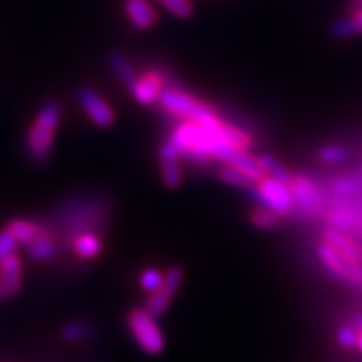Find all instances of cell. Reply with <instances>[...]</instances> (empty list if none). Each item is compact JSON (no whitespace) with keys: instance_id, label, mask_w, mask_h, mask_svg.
<instances>
[{"instance_id":"obj_7","label":"cell","mask_w":362,"mask_h":362,"mask_svg":"<svg viewBox=\"0 0 362 362\" xmlns=\"http://www.w3.org/2000/svg\"><path fill=\"white\" fill-rule=\"evenodd\" d=\"M185 274L180 267H171L168 272L165 274V282H163V287L156 293H151V297L148 298L146 309L149 314L155 317H161L166 310L170 309L171 302L176 296V292L180 291L181 284H183Z\"/></svg>"},{"instance_id":"obj_20","label":"cell","mask_w":362,"mask_h":362,"mask_svg":"<svg viewBox=\"0 0 362 362\" xmlns=\"http://www.w3.org/2000/svg\"><path fill=\"white\" fill-rule=\"evenodd\" d=\"M257 160H259V165H260L262 171L265 173V176H270V178H275V180L282 181V183L291 185L293 176H292L291 171L287 170V166H285L282 161H279L277 158L269 155V153H265V155H260L259 158H257Z\"/></svg>"},{"instance_id":"obj_21","label":"cell","mask_w":362,"mask_h":362,"mask_svg":"<svg viewBox=\"0 0 362 362\" xmlns=\"http://www.w3.org/2000/svg\"><path fill=\"white\" fill-rule=\"evenodd\" d=\"M94 336V327L89 322H83V320H76L62 327L61 337L64 342L69 344H79L88 341Z\"/></svg>"},{"instance_id":"obj_30","label":"cell","mask_w":362,"mask_h":362,"mask_svg":"<svg viewBox=\"0 0 362 362\" xmlns=\"http://www.w3.org/2000/svg\"><path fill=\"white\" fill-rule=\"evenodd\" d=\"M351 19L354 22L357 34H362V6H352Z\"/></svg>"},{"instance_id":"obj_2","label":"cell","mask_w":362,"mask_h":362,"mask_svg":"<svg viewBox=\"0 0 362 362\" xmlns=\"http://www.w3.org/2000/svg\"><path fill=\"white\" fill-rule=\"evenodd\" d=\"M61 117L62 107L57 101H47L40 106L25 138L27 155L30 160L35 163H45L51 158Z\"/></svg>"},{"instance_id":"obj_31","label":"cell","mask_w":362,"mask_h":362,"mask_svg":"<svg viewBox=\"0 0 362 362\" xmlns=\"http://www.w3.org/2000/svg\"><path fill=\"white\" fill-rule=\"evenodd\" d=\"M352 325H354L356 329H362V315L359 314L352 315Z\"/></svg>"},{"instance_id":"obj_1","label":"cell","mask_w":362,"mask_h":362,"mask_svg":"<svg viewBox=\"0 0 362 362\" xmlns=\"http://www.w3.org/2000/svg\"><path fill=\"white\" fill-rule=\"evenodd\" d=\"M107 202L104 198H83L71 200L57 208V214L52 220L44 221L52 232L62 233L64 245H69L72 240L81 233L94 232L101 235L107 226Z\"/></svg>"},{"instance_id":"obj_8","label":"cell","mask_w":362,"mask_h":362,"mask_svg":"<svg viewBox=\"0 0 362 362\" xmlns=\"http://www.w3.org/2000/svg\"><path fill=\"white\" fill-rule=\"evenodd\" d=\"M76 96H78L79 106L99 128H107V126L115 123V111H112L110 104L104 101L98 90H94L93 88H79Z\"/></svg>"},{"instance_id":"obj_11","label":"cell","mask_w":362,"mask_h":362,"mask_svg":"<svg viewBox=\"0 0 362 362\" xmlns=\"http://www.w3.org/2000/svg\"><path fill=\"white\" fill-rule=\"evenodd\" d=\"M180 160L181 158L176 153L173 144L168 139L161 144L160 148V171H161V180L165 183L166 188L176 189L183 183V173L180 168Z\"/></svg>"},{"instance_id":"obj_19","label":"cell","mask_w":362,"mask_h":362,"mask_svg":"<svg viewBox=\"0 0 362 362\" xmlns=\"http://www.w3.org/2000/svg\"><path fill=\"white\" fill-rule=\"evenodd\" d=\"M327 188L337 197H356L362 192L359 176H334L327 180Z\"/></svg>"},{"instance_id":"obj_4","label":"cell","mask_w":362,"mask_h":362,"mask_svg":"<svg viewBox=\"0 0 362 362\" xmlns=\"http://www.w3.org/2000/svg\"><path fill=\"white\" fill-rule=\"evenodd\" d=\"M252 200L259 206L269 208V210L277 214L279 216L291 215L296 210L293 205V197L291 185L282 183V181L264 176V178L257 181L253 187L248 189Z\"/></svg>"},{"instance_id":"obj_25","label":"cell","mask_w":362,"mask_h":362,"mask_svg":"<svg viewBox=\"0 0 362 362\" xmlns=\"http://www.w3.org/2000/svg\"><path fill=\"white\" fill-rule=\"evenodd\" d=\"M279 220H280V216L277 214H274V211L269 210V208H264V206L255 208L250 215L252 225L255 226V228H260V230L274 228V226H277Z\"/></svg>"},{"instance_id":"obj_17","label":"cell","mask_w":362,"mask_h":362,"mask_svg":"<svg viewBox=\"0 0 362 362\" xmlns=\"http://www.w3.org/2000/svg\"><path fill=\"white\" fill-rule=\"evenodd\" d=\"M6 228L13 235V238H16L21 245H27V243L33 242V240L35 237H39L40 232H42V226H40L39 221L24 220V218L8 221Z\"/></svg>"},{"instance_id":"obj_24","label":"cell","mask_w":362,"mask_h":362,"mask_svg":"<svg viewBox=\"0 0 362 362\" xmlns=\"http://www.w3.org/2000/svg\"><path fill=\"white\" fill-rule=\"evenodd\" d=\"M163 282H165V274L153 267L144 269L139 275V285L148 293H156L163 287Z\"/></svg>"},{"instance_id":"obj_32","label":"cell","mask_w":362,"mask_h":362,"mask_svg":"<svg viewBox=\"0 0 362 362\" xmlns=\"http://www.w3.org/2000/svg\"><path fill=\"white\" fill-rule=\"evenodd\" d=\"M359 332H357V341H356V349L362 352V329H357Z\"/></svg>"},{"instance_id":"obj_22","label":"cell","mask_w":362,"mask_h":362,"mask_svg":"<svg viewBox=\"0 0 362 362\" xmlns=\"http://www.w3.org/2000/svg\"><path fill=\"white\" fill-rule=\"evenodd\" d=\"M319 160L325 163V165H341L346 163L351 158V151L346 144L341 143H329L324 144L322 148L317 153Z\"/></svg>"},{"instance_id":"obj_29","label":"cell","mask_w":362,"mask_h":362,"mask_svg":"<svg viewBox=\"0 0 362 362\" xmlns=\"http://www.w3.org/2000/svg\"><path fill=\"white\" fill-rule=\"evenodd\" d=\"M17 245H19V242L13 238V235L8 232L7 228L2 230V232H0V260L12 255V253H16Z\"/></svg>"},{"instance_id":"obj_16","label":"cell","mask_w":362,"mask_h":362,"mask_svg":"<svg viewBox=\"0 0 362 362\" xmlns=\"http://www.w3.org/2000/svg\"><path fill=\"white\" fill-rule=\"evenodd\" d=\"M71 248L81 260H94L103 250V238L99 233L86 232L72 240Z\"/></svg>"},{"instance_id":"obj_10","label":"cell","mask_w":362,"mask_h":362,"mask_svg":"<svg viewBox=\"0 0 362 362\" xmlns=\"http://www.w3.org/2000/svg\"><path fill=\"white\" fill-rule=\"evenodd\" d=\"M158 103H160L163 111L170 112L171 116L180 117V119H188L194 106L198 104V99L193 98L192 94L185 93V90L173 88V86H165Z\"/></svg>"},{"instance_id":"obj_14","label":"cell","mask_w":362,"mask_h":362,"mask_svg":"<svg viewBox=\"0 0 362 362\" xmlns=\"http://www.w3.org/2000/svg\"><path fill=\"white\" fill-rule=\"evenodd\" d=\"M124 12L131 25L139 30H146L158 21V13L148 0H126Z\"/></svg>"},{"instance_id":"obj_3","label":"cell","mask_w":362,"mask_h":362,"mask_svg":"<svg viewBox=\"0 0 362 362\" xmlns=\"http://www.w3.org/2000/svg\"><path fill=\"white\" fill-rule=\"evenodd\" d=\"M128 329L134 342L144 354L158 356L165 351V336L156 322V317L151 315L146 309L136 307L128 312Z\"/></svg>"},{"instance_id":"obj_5","label":"cell","mask_w":362,"mask_h":362,"mask_svg":"<svg viewBox=\"0 0 362 362\" xmlns=\"http://www.w3.org/2000/svg\"><path fill=\"white\" fill-rule=\"evenodd\" d=\"M315 253L319 260L322 262L325 270L330 272L336 279H341L344 282L362 287V264L347 259L341 252H337L332 245H329L325 240L315 247Z\"/></svg>"},{"instance_id":"obj_26","label":"cell","mask_w":362,"mask_h":362,"mask_svg":"<svg viewBox=\"0 0 362 362\" xmlns=\"http://www.w3.org/2000/svg\"><path fill=\"white\" fill-rule=\"evenodd\" d=\"M330 34L334 35L336 39H341V40H349L352 37H356L357 34V29L354 25V22H352L351 16L347 17H341V19H336L330 24Z\"/></svg>"},{"instance_id":"obj_13","label":"cell","mask_w":362,"mask_h":362,"mask_svg":"<svg viewBox=\"0 0 362 362\" xmlns=\"http://www.w3.org/2000/svg\"><path fill=\"white\" fill-rule=\"evenodd\" d=\"M39 223L42 226V232H40L39 237H35L33 242L27 243V255L35 262H47L56 257L57 242L56 238H54L52 230L49 228L44 221H39Z\"/></svg>"},{"instance_id":"obj_6","label":"cell","mask_w":362,"mask_h":362,"mask_svg":"<svg viewBox=\"0 0 362 362\" xmlns=\"http://www.w3.org/2000/svg\"><path fill=\"white\" fill-rule=\"evenodd\" d=\"M291 189L297 214L310 216L319 214L324 203V192L315 181L304 175H296L291 181Z\"/></svg>"},{"instance_id":"obj_12","label":"cell","mask_w":362,"mask_h":362,"mask_svg":"<svg viewBox=\"0 0 362 362\" xmlns=\"http://www.w3.org/2000/svg\"><path fill=\"white\" fill-rule=\"evenodd\" d=\"M22 279H24L22 260L17 253H12V255L0 260V287H2L4 296H17L22 287Z\"/></svg>"},{"instance_id":"obj_9","label":"cell","mask_w":362,"mask_h":362,"mask_svg":"<svg viewBox=\"0 0 362 362\" xmlns=\"http://www.w3.org/2000/svg\"><path fill=\"white\" fill-rule=\"evenodd\" d=\"M166 86V78L161 71L153 69L144 72L143 76H138L136 83L129 88V93L133 98L143 106H151L160 99L161 90Z\"/></svg>"},{"instance_id":"obj_33","label":"cell","mask_w":362,"mask_h":362,"mask_svg":"<svg viewBox=\"0 0 362 362\" xmlns=\"http://www.w3.org/2000/svg\"><path fill=\"white\" fill-rule=\"evenodd\" d=\"M2 297H6V296H4V291H2V287H0V298H2Z\"/></svg>"},{"instance_id":"obj_28","label":"cell","mask_w":362,"mask_h":362,"mask_svg":"<svg viewBox=\"0 0 362 362\" xmlns=\"http://www.w3.org/2000/svg\"><path fill=\"white\" fill-rule=\"evenodd\" d=\"M357 330L354 325H341L336 332V341L344 349H352L356 347V341H357Z\"/></svg>"},{"instance_id":"obj_23","label":"cell","mask_w":362,"mask_h":362,"mask_svg":"<svg viewBox=\"0 0 362 362\" xmlns=\"http://www.w3.org/2000/svg\"><path fill=\"white\" fill-rule=\"evenodd\" d=\"M218 178L223 181V183L230 185V187L235 188H243V189H250L253 185V181L242 173V171L235 168L232 165H225L218 170Z\"/></svg>"},{"instance_id":"obj_27","label":"cell","mask_w":362,"mask_h":362,"mask_svg":"<svg viewBox=\"0 0 362 362\" xmlns=\"http://www.w3.org/2000/svg\"><path fill=\"white\" fill-rule=\"evenodd\" d=\"M160 2L180 19H188L193 16V6L189 0H160Z\"/></svg>"},{"instance_id":"obj_18","label":"cell","mask_w":362,"mask_h":362,"mask_svg":"<svg viewBox=\"0 0 362 362\" xmlns=\"http://www.w3.org/2000/svg\"><path fill=\"white\" fill-rule=\"evenodd\" d=\"M107 59H110V66L112 72L116 74V78L129 89L131 86L136 83V79H138V76H136L134 67L131 66V62L123 56V54L117 51H112Z\"/></svg>"},{"instance_id":"obj_15","label":"cell","mask_w":362,"mask_h":362,"mask_svg":"<svg viewBox=\"0 0 362 362\" xmlns=\"http://www.w3.org/2000/svg\"><path fill=\"white\" fill-rule=\"evenodd\" d=\"M324 240L329 243V245L336 248L337 252H341L342 255H346L347 259L354 260L357 264H362V245H359V243L354 242V240L347 237V235H344L342 232H339V230L332 228L324 233Z\"/></svg>"}]
</instances>
